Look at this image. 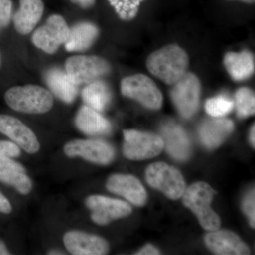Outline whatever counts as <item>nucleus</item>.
I'll use <instances>...</instances> for the list:
<instances>
[{"label":"nucleus","mask_w":255,"mask_h":255,"mask_svg":"<svg viewBox=\"0 0 255 255\" xmlns=\"http://www.w3.org/2000/svg\"><path fill=\"white\" fill-rule=\"evenodd\" d=\"M136 255H159V252L155 247L151 245H147L140 250Z\"/></svg>","instance_id":"2f4dec72"},{"label":"nucleus","mask_w":255,"mask_h":255,"mask_svg":"<svg viewBox=\"0 0 255 255\" xmlns=\"http://www.w3.org/2000/svg\"><path fill=\"white\" fill-rule=\"evenodd\" d=\"M1 53H0V65H1Z\"/></svg>","instance_id":"4c0bfd02"},{"label":"nucleus","mask_w":255,"mask_h":255,"mask_svg":"<svg viewBox=\"0 0 255 255\" xmlns=\"http://www.w3.org/2000/svg\"><path fill=\"white\" fill-rule=\"evenodd\" d=\"M107 188L111 192L123 196L135 205L140 206L145 203L147 194L145 189L133 176L114 174L107 180Z\"/></svg>","instance_id":"4468645a"},{"label":"nucleus","mask_w":255,"mask_h":255,"mask_svg":"<svg viewBox=\"0 0 255 255\" xmlns=\"http://www.w3.org/2000/svg\"><path fill=\"white\" fill-rule=\"evenodd\" d=\"M99 35V29L93 23L81 22L70 28L65 48L69 52H81L92 46Z\"/></svg>","instance_id":"4be33fe9"},{"label":"nucleus","mask_w":255,"mask_h":255,"mask_svg":"<svg viewBox=\"0 0 255 255\" xmlns=\"http://www.w3.org/2000/svg\"><path fill=\"white\" fill-rule=\"evenodd\" d=\"M21 155V148L14 142L0 140V159L17 157Z\"/></svg>","instance_id":"c85d7f7f"},{"label":"nucleus","mask_w":255,"mask_h":255,"mask_svg":"<svg viewBox=\"0 0 255 255\" xmlns=\"http://www.w3.org/2000/svg\"><path fill=\"white\" fill-rule=\"evenodd\" d=\"M4 100L11 110L25 114L47 113L53 106L51 93L38 85L11 87L5 92Z\"/></svg>","instance_id":"f03ea898"},{"label":"nucleus","mask_w":255,"mask_h":255,"mask_svg":"<svg viewBox=\"0 0 255 255\" xmlns=\"http://www.w3.org/2000/svg\"><path fill=\"white\" fill-rule=\"evenodd\" d=\"M144 0H108L116 13L124 21H130L136 16L140 4Z\"/></svg>","instance_id":"bb28decb"},{"label":"nucleus","mask_w":255,"mask_h":255,"mask_svg":"<svg viewBox=\"0 0 255 255\" xmlns=\"http://www.w3.org/2000/svg\"><path fill=\"white\" fill-rule=\"evenodd\" d=\"M65 71L78 86L100 80L111 71L110 63L95 55H75L65 62Z\"/></svg>","instance_id":"20e7f679"},{"label":"nucleus","mask_w":255,"mask_h":255,"mask_svg":"<svg viewBox=\"0 0 255 255\" xmlns=\"http://www.w3.org/2000/svg\"><path fill=\"white\" fill-rule=\"evenodd\" d=\"M122 95L140 102L150 110H159L162 104V95L155 82L142 74L131 75L122 80Z\"/></svg>","instance_id":"39448f33"},{"label":"nucleus","mask_w":255,"mask_h":255,"mask_svg":"<svg viewBox=\"0 0 255 255\" xmlns=\"http://www.w3.org/2000/svg\"><path fill=\"white\" fill-rule=\"evenodd\" d=\"M239 1L248 3V4H253V3H255V0H239Z\"/></svg>","instance_id":"e433bc0d"},{"label":"nucleus","mask_w":255,"mask_h":255,"mask_svg":"<svg viewBox=\"0 0 255 255\" xmlns=\"http://www.w3.org/2000/svg\"><path fill=\"white\" fill-rule=\"evenodd\" d=\"M75 125L88 135H102L111 131L112 126L100 112L87 105L82 106L75 117Z\"/></svg>","instance_id":"a211bd4d"},{"label":"nucleus","mask_w":255,"mask_h":255,"mask_svg":"<svg viewBox=\"0 0 255 255\" xmlns=\"http://www.w3.org/2000/svg\"><path fill=\"white\" fill-rule=\"evenodd\" d=\"M146 179L150 186L162 191L172 199H179L185 191V183L180 172L164 162L149 166L146 170Z\"/></svg>","instance_id":"423d86ee"},{"label":"nucleus","mask_w":255,"mask_h":255,"mask_svg":"<svg viewBox=\"0 0 255 255\" xmlns=\"http://www.w3.org/2000/svg\"><path fill=\"white\" fill-rule=\"evenodd\" d=\"M11 255L7 247L5 244L2 240L0 239V255Z\"/></svg>","instance_id":"72a5a7b5"},{"label":"nucleus","mask_w":255,"mask_h":255,"mask_svg":"<svg viewBox=\"0 0 255 255\" xmlns=\"http://www.w3.org/2000/svg\"><path fill=\"white\" fill-rule=\"evenodd\" d=\"M224 65L230 76L235 81H243L255 72L254 56L251 52H230L225 55Z\"/></svg>","instance_id":"412c9836"},{"label":"nucleus","mask_w":255,"mask_h":255,"mask_svg":"<svg viewBox=\"0 0 255 255\" xmlns=\"http://www.w3.org/2000/svg\"><path fill=\"white\" fill-rule=\"evenodd\" d=\"M243 209L249 218L252 227L255 226V190L251 191L246 196L243 203Z\"/></svg>","instance_id":"c756f323"},{"label":"nucleus","mask_w":255,"mask_h":255,"mask_svg":"<svg viewBox=\"0 0 255 255\" xmlns=\"http://www.w3.org/2000/svg\"><path fill=\"white\" fill-rule=\"evenodd\" d=\"M85 204L92 211V221L102 226L126 217L132 211L131 206L125 201L102 195L88 196Z\"/></svg>","instance_id":"9b49d317"},{"label":"nucleus","mask_w":255,"mask_h":255,"mask_svg":"<svg viewBox=\"0 0 255 255\" xmlns=\"http://www.w3.org/2000/svg\"><path fill=\"white\" fill-rule=\"evenodd\" d=\"M63 243L73 255H103L109 251L108 243L103 238L80 231L65 233Z\"/></svg>","instance_id":"ddd939ff"},{"label":"nucleus","mask_w":255,"mask_h":255,"mask_svg":"<svg viewBox=\"0 0 255 255\" xmlns=\"http://www.w3.org/2000/svg\"><path fill=\"white\" fill-rule=\"evenodd\" d=\"M234 128L231 120L224 119H213L202 124L199 130L203 143L209 147H217L230 135Z\"/></svg>","instance_id":"5701e85b"},{"label":"nucleus","mask_w":255,"mask_h":255,"mask_svg":"<svg viewBox=\"0 0 255 255\" xmlns=\"http://www.w3.org/2000/svg\"><path fill=\"white\" fill-rule=\"evenodd\" d=\"M47 85L60 100L73 103L78 93V85L72 80L66 71L59 68L48 70L45 75Z\"/></svg>","instance_id":"6ab92c4d"},{"label":"nucleus","mask_w":255,"mask_h":255,"mask_svg":"<svg viewBox=\"0 0 255 255\" xmlns=\"http://www.w3.org/2000/svg\"><path fill=\"white\" fill-rule=\"evenodd\" d=\"M12 14V1L0 0V32L9 25Z\"/></svg>","instance_id":"cd10ccee"},{"label":"nucleus","mask_w":255,"mask_h":255,"mask_svg":"<svg viewBox=\"0 0 255 255\" xmlns=\"http://www.w3.org/2000/svg\"><path fill=\"white\" fill-rule=\"evenodd\" d=\"M189 57L180 47L169 45L154 52L147 60L149 72L167 85H174L187 73Z\"/></svg>","instance_id":"f257e3e1"},{"label":"nucleus","mask_w":255,"mask_h":255,"mask_svg":"<svg viewBox=\"0 0 255 255\" xmlns=\"http://www.w3.org/2000/svg\"><path fill=\"white\" fill-rule=\"evenodd\" d=\"M255 126H253V127H252L251 129V140L252 144H253V147H255Z\"/></svg>","instance_id":"f704fd0d"},{"label":"nucleus","mask_w":255,"mask_h":255,"mask_svg":"<svg viewBox=\"0 0 255 255\" xmlns=\"http://www.w3.org/2000/svg\"><path fill=\"white\" fill-rule=\"evenodd\" d=\"M48 254L50 255H63L64 253H63V252L58 251V250L53 249L48 252Z\"/></svg>","instance_id":"c9c22d12"},{"label":"nucleus","mask_w":255,"mask_h":255,"mask_svg":"<svg viewBox=\"0 0 255 255\" xmlns=\"http://www.w3.org/2000/svg\"><path fill=\"white\" fill-rule=\"evenodd\" d=\"M19 9L14 16V28L20 34L27 35L39 22L44 4L42 0H19Z\"/></svg>","instance_id":"f3484780"},{"label":"nucleus","mask_w":255,"mask_h":255,"mask_svg":"<svg viewBox=\"0 0 255 255\" xmlns=\"http://www.w3.org/2000/svg\"><path fill=\"white\" fill-rule=\"evenodd\" d=\"M236 106L238 117L246 118L255 112V95L246 87L239 89L236 94Z\"/></svg>","instance_id":"393cba45"},{"label":"nucleus","mask_w":255,"mask_h":255,"mask_svg":"<svg viewBox=\"0 0 255 255\" xmlns=\"http://www.w3.org/2000/svg\"><path fill=\"white\" fill-rule=\"evenodd\" d=\"M70 28L63 16H50L46 23L38 28L32 36V42L37 48L48 54H53L68 40Z\"/></svg>","instance_id":"1a4fd4ad"},{"label":"nucleus","mask_w":255,"mask_h":255,"mask_svg":"<svg viewBox=\"0 0 255 255\" xmlns=\"http://www.w3.org/2000/svg\"><path fill=\"white\" fill-rule=\"evenodd\" d=\"M184 205L197 216L201 226L209 231L219 229L221 221L218 215L211 208L214 191L209 184L197 182L184 191Z\"/></svg>","instance_id":"7ed1b4c3"},{"label":"nucleus","mask_w":255,"mask_h":255,"mask_svg":"<svg viewBox=\"0 0 255 255\" xmlns=\"http://www.w3.org/2000/svg\"><path fill=\"white\" fill-rule=\"evenodd\" d=\"M201 83L193 73H187L174 84L171 97L176 108L184 118L189 119L196 113L199 105Z\"/></svg>","instance_id":"6e6552de"},{"label":"nucleus","mask_w":255,"mask_h":255,"mask_svg":"<svg viewBox=\"0 0 255 255\" xmlns=\"http://www.w3.org/2000/svg\"><path fill=\"white\" fill-rule=\"evenodd\" d=\"M12 211V206L9 199L0 191V212L9 214Z\"/></svg>","instance_id":"7c9ffc66"},{"label":"nucleus","mask_w":255,"mask_h":255,"mask_svg":"<svg viewBox=\"0 0 255 255\" xmlns=\"http://www.w3.org/2000/svg\"><path fill=\"white\" fill-rule=\"evenodd\" d=\"M208 248L217 255H246L250 254L248 247L234 233L226 231H213L206 235Z\"/></svg>","instance_id":"dca6fc26"},{"label":"nucleus","mask_w":255,"mask_h":255,"mask_svg":"<svg viewBox=\"0 0 255 255\" xmlns=\"http://www.w3.org/2000/svg\"><path fill=\"white\" fill-rule=\"evenodd\" d=\"M162 134L164 145L174 158L184 160L189 157L190 143L182 128L174 124H166L162 127Z\"/></svg>","instance_id":"aec40b11"},{"label":"nucleus","mask_w":255,"mask_h":255,"mask_svg":"<svg viewBox=\"0 0 255 255\" xmlns=\"http://www.w3.org/2000/svg\"><path fill=\"white\" fill-rule=\"evenodd\" d=\"M82 97L85 105L100 112L110 105L112 94L108 85L99 80L87 84L82 90Z\"/></svg>","instance_id":"b1692460"},{"label":"nucleus","mask_w":255,"mask_h":255,"mask_svg":"<svg viewBox=\"0 0 255 255\" xmlns=\"http://www.w3.org/2000/svg\"><path fill=\"white\" fill-rule=\"evenodd\" d=\"M0 182L11 186L23 195L29 194L33 187L24 166L11 157L0 159Z\"/></svg>","instance_id":"2eb2a0df"},{"label":"nucleus","mask_w":255,"mask_h":255,"mask_svg":"<svg viewBox=\"0 0 255 255\" xmlns=\"http://www.w3.org/2000/svg\"><path fill=\"white\" fill-rule=\"evenodd\" d=\"M70 1L82 9H89L95 5L96 0H70Z\"/></svg>","instance_id":"473e14b6"},{"label":"nucleus","mask_w":255,"mask_h":255,"mask_svg":"<svg viewBox=\"0 0 255 255\" xmlns=\"http://www.w3.org/2000/svg\"><path fill=\"white\" fill-rule=\"evenodd\" d=\"M234 107V102L225 95H219L206 102V112L211 117L219 118L230 113Z\"/></svg>","instance_id":"a878e982"},{"label":"nucleus","mask_w":255,"mask_h":255,"mask_svg":"<svg viewBox=\"0 0 255 255\" xmlns=\"http://www.w3.org/2000/svg\"><path fill=\"white\" fill-rule=\"evenodd\" d=\"M64 152L69 157H80L92 163L110 164L114 159L113 147L107 142L101 140L76 139L67 142Z\"/></svg>","instance_id":"9d476101"},{"label":"nucleus","mask_w":255,"mask_h":255,"mask_svg":"<svg viewBox=\"0 0 255 255\" xmlns=\"http://www.w3.org/2000/svg\"><path fill=\"white\" fill-rule=\"evenodd\" d=\"M0 132L28 154L36 153L41 148L40 142L31 129L11 116L0 114Z\"/></svg>","instance_id":"f8f14e48"},{"label":"nucleus","mask_w":255,"mask_h":255,"mask_svg":"<svg viewBox=\"0 0 255 255\" xmlns=\"http://www.w3.org/2000/svg\"><path fill=\"white\" fill-rule=\"evenodd\" d=\"M123 152L127 158L142 160L159 155L164 147L162 137L135 130H124Z\"/></svg>","instance_id":"0eeeda50"}]
</instances>
